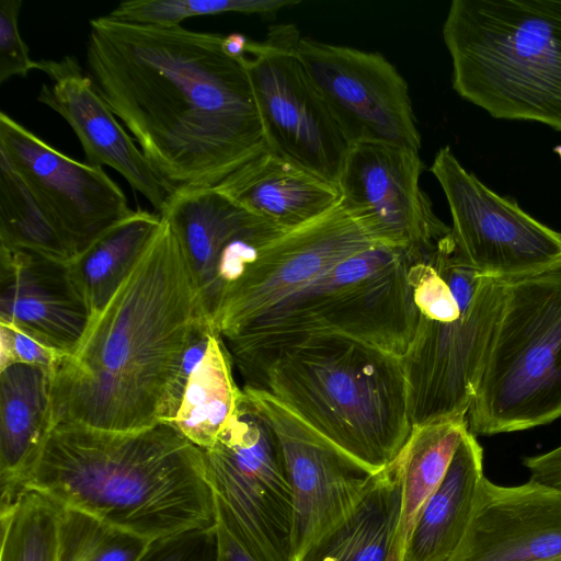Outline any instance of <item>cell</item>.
I'll list each match as a JSON object with an SVG mask.
<instances>
[{"label":"cell","mask_w":561,"mask_h":561,"mask_svg":"<svg viewBox=\"0 0 561 561\" xmlns=\"http://www.w3.org/2000/svg\"><path fill=\"white\" fill-rule=\"evenodd\" d=\"M423 259L375 240L341 201L266 242L211 318L244 385L279 350L336 334L402 356L417 310L411 266Z\"/></svg>","instance_id":"obj_1"},{"label":"cell","mask_w":561,"mask_h":561,"mask_svg":"<svg viewBox=\"0 0 561 561\" xmlns=\"http://www.w3.org/2000/svg\"><path fill=\"white\" fill-rule=\"evenodd\" d=\"M224 35L90 21L88 73L158 174L176 192L214 188L265 151L252 85Z\"/></svg>","instance_id":"obj_2"},{"label":"cell","mask_w":561,"mask_h":561,"mask_svg":"<svg viewBox=\"0 0 561 561\" xmlns=\"http://www.w3.org/2000/svg\"><path fill=\"white\" fill-rule=\"evenodd\" d=\"M209 318L176 236L157 234L71 355L53 373V423L110 432L160 423L191 334Z\"/></svg>","instance_id":"obj_3"},{"label":"cell","mask_w":561,"mask_h":561,"mask_svg":"<svg viewBox=\"0 0 561 561\" xmlns=\"http://www.w3.org/2000/svg\"><path fill=\"white\" fill-rule=\"evenodd\" d=\"M26 488L149 541L217 524L204 450L170 423L110 432L55 422Z\"/></svg>","instance_id":"obj_4"},{"label":"cell","mask_w":561,"mask_h":561,"mask_svg":"<svg viewBox=\"0 0 561 561\" xmlns=\"http://www.w3.org/2000/svg\"><path fill=\"white\" fill-rule=\"evenodd\" d=\"M244 386L267 390L374 474L413 426L401 356L343 335L279 350Z\"/></svg>","instance_id":"obj_5"},{"label":"cell","mask_w":561,"mask_h":561,"mask_svg":"<svg viewBox=\"0 0 561 561\" xmlns=\"http://www.w3.org/2000/svg\"><path fill=\"white\" fill-rule=\"evenodd\" d=\"M443 38L462 99L561 130V0H454Z\"/></svg>","instance_id":"obj_6"},{"label":"cell","mask_w":561,"mask_h":561,"mask_svg":"<svg viewBox=\"0 0 561 561\" xmlns=\"http://www.w3.org/2000/svg\"><path fill=\"white\" fill-rule=\"evenodd\" d=\"M417 310L401 356L412 425L467 416L500 323L508 282L449 285L431 261L411 267Z\"/></svg>","instance_id":"obj_7"},{"label":"cell","mask_w":561,"mask_h":561,"mask_svg":"<svg viewBox=\"0 0 561 561\" xmlns=\"http://www.w3.org/2000/svg\"><path fill=\"white\" fill-rule=\"evenodd\" d=\"M561 417V270L508 282L505 307L467 414L474 436Z\"/></svg>","instance_id":"obj_8"},{"label":"cell","mask_w":561,"mask_h":561,"mask_svg":"<svg viewBox=\"0 0 561 561\" xmlns=\"http://www.w3.org/2000/svg\"><path fill=\"white\" fill-rule=\"evenodd\" d=\"M203 450L217 520L256 561H293V496L278 442L243 389L230 421Z\"/></svg>","instance_id":"obj_9"},{"label":"cell","mask_w":561,"mask_h":561,"mask_svg":"<svg viewBox=\"0 0 561 561\" xmlns=\"http://www.w3.org/2000/svg\"><path fill=\"white\" fill-rule=\"evenodd\" d=\"M296 25L270 27L250 41L242 59L266 148L336 184L350 144L309 78L298 54Z\"/></svg>","instance_id":"obj_10"},{"label":"cell","mask_w":561,"mask_h":561,"mask_svg":"<svg viewBox=\"0 0 561 561\" xmlns=\"http://www.w3.org/2000/svg\"><path fill=\"white\" fill-rule=\"evenodd\" d=\"M430 170L446 196L461 264L505 282L561 270V233L486 187L448 146L436 152Z\"/></svg>","instance_id":"obj_11"},{"label":"cell","mask_w":561,"mask_h":561,"mask_svg":"<svg viewBox=\"0 0 561 561\" xmlns=\"http://www.w3.org/2000/svg\"><path fill=\"white\" fill-rule=\"evenodd\" d=\"M297 54L350 145L420 150L408 82L385 56L302 35Z\"/></svg>","instance_id":"obj_12"},{"label":"cell","mask_w":561,"mask_h":561,"mask_svg":"<svg viewBox=\"0 0 561 561\" xmlns=\"http://www.w3.org/2000/svg\"><path fill=\"white\" fill-rule=\"evenodd\" d=\"M419 151L383 142H357L345 156L337 187L348 214L377 241L425 257L451 232L420 186Z\"/></svg>","instance_id":"obj_13"},{"label":"cell","mask_w":561,"mask_h":561,"mask_svg":"<svg viewBox=\"0 0 561 561\" xmlns=\"http://www.w3.org/2000/svg\"><path fill=\"white\" fill-rule=\"evenodd\" d=\"M0 152L10 161L75 257L134 213L99 167L79 162L0 113Z\"/></svg>","instance_id":"obj_14"},{"label":"cell","mask_w":561,"mask_h":561,"mask_svg":"<svg viewBox=\"0 0 561 561\" xmlns=\"http://www.w3.org/2000/svg\"><path fill=\"white\" fill-rule=\"evenodd\" d=\"M243 390L263 411L278 442L293 496V561H298L354 508L375 474L267 390Z\"/></svg>","instance_id":"obj_15"},{"label":"cell","mask_w":561,"mask_h":561,"mask_svg":"<svg viewBox=\"0 0 561 561\" xmlns=\"http://www.w3.org/2000/svg\"><path fill=\"white\" fill-rule=\"evenodd\" d=\"M37 70L50 81L42 84L37 101L67 121L82 146L87 163L116 170L161 215L176 191L158 174L118 123L76 57L38 60Z\"/></svg>","instance_id":"obj_16"},{"label":"cell","mask_w":561,"mask_h":561,"mask_svg":"<svg viewBox=\"0 0 561 561\" xmlns=\"http://www.w3.org/2000/svg\"><path fill=\"white\" fill-rule=\"evenodd\" d=\"M561 492L483 477L468 529L449 561H560Z\"/></svg>","instance_id":"obj_17"},{"label":"cell","mask_w":561,"mask_h":561,"mask_svg":"<svg viewBox=\"0 0 561 561\" xmlns=\"http://www.w3.org/2000/svg\"><path fill=\"white\" fill-rule=\"evenodd\" d=\"M90 321L68 264L0 247V322L67 356L78 348Z\"/></svg>","instance_id":"obj_18"},{"label":"cell","mask_w":561,"mask_h":561,"mask_svg":"<svg viewBox=\"0 0 561 561\" xmlns=\"http://www.w3.org/2000/svg\"><path fill=\"white\" fill-rule=\"evenodd\" d=\"M51 420L53 371L22 363L0 368V505L25 489Z\"/></svg>","instance_id":"obj_19"},{"label":"cell","mask_w":561,"mask_h":561,"mask_svg":"<svg viewBox=\"0 0 561 561\" xmlns=\"http://www.w3.org/2000/svg\"><path fill=\"white\" fill-rule=\"evenodd\" d=\"M216 188L280 230L301 226L341 201L336 184L268 149Z\"/></svg>","instance_id":"obj_20"},{"label":"cell","mask_w":561,"mask_h":561,"mask_svg":"<svg viewBox=\"0 0 561 561\" xmlns=\"http://www.w3.org/2000/svg\"><path fill=\"white\" fill-rule=\"evenodd\" d=\"M401 477L392 460L376 473L354 508L298 561H402Z\"/></svg>","instance_id":"obj_21"},{"label":"cell","mask_w":561,"mask_h":561,"mask_svg":"<svg viewBox=\"0 0 561 561\" xmlns=\"http://www.w3.org/2000/svg\"><path fill=\"white\" fill-rule=\"evenodd\" d=\"M483 477V448L468 431L443 481L420 511L402 561H449L468 529Z\"/></svg>","instance_id":"obj_22"},{"label":"cell","mask_w":561,"mask_h":561,"mask_svg":"<svg viewBox=\"0 0 561 561\" xmlns=\"http://www.w3.org/2000/svg\"><path fill=\"white\" fill-rule=\"evenodd\" d=\"M161 225L160 214L134 210L68 263L70 277L90 310L91 320L129 276Z\"/></svg>","instance_id":"obj_23"},{"label":"cell","mask_w":561,"mask_h":561,"mask_svg":"<svg viewBox=\"0 0 561 561\" xmlns=\"http://www.w3.org/2000/svg\"><path fill=\"white\" fill-rule=\"evenodd\" d=\"M468 431L467 416L413 425L407 442L393 459L402 485L398 534L402 557L420 511L443 481Z\"/></svg>","instance_id":"obj_24"},{"label":"cell","mask_w":561,"mask_h":561,"mask_svg":"<svg viewBox=\"0 0 561 561\" xmlns=\"http://www.w3.org/2000/svg\"><path fill=\"white\" fill-rule=\"evenodd\" d=\"M232 365L225 341L215 331L204 357L187 381L181 405L171 423L202 449L214 445L242 394V389L234 381Z\"/></svg>","instance_id":"obj_25"},{"label":"cell","mask_w":561,"mask_h":561,"mask_svg":"<svg viewBox=\"0 0 561 561\" xmlns=\"http://www.w3.org/2000/svg\"><path fill=\"white\" fill-rule=\"evenodd\" d=\"M0 247L30 251L66 264L75 259L71 248L2 152Z\"/></svg>","instance_id":"obj_26"},{"label":"cell","mask_w":561,"mask_h":561,"mask_svg":"<svg viewBox=\"0 0 561 561\" xmlns=\"http://www.w3.org/2000/svg\"><path fill=\"white\" fill-rule=\"evenodd\" d=\"M60 512L59 503L28 488L0 505V561H57Z\"/></svg>","instance_id":"obj_27"},{"label":"cell","mask_w":561,"mask_h":561,"mask_svg":"<svg viewBox=\"0 0 561 561\" xmlns=\"http://www.w3.org/2000/svg\"><path fill=\"white\" fill-rule=\"evenodd\" d=\"M151 541L61 506L57 561H139Z\"/></svg>","instance_id":"obj_28"},{"label":"cell","mask_w":561,"mask_h":561,"mask_svg":"<svg viewBox=\"0 0 561 561\" xmlns=\"http://www.w3.org/2000/svg\"><path fill=\"white\" fill-rule=\"evenodd\" d=\"M297 3L299 0H128L107 15L139 25L172 27L190 18L228 12L268 18Z\"/></svg>","instance_id":"obj_29"},{"label":"cell","mask_w":561,"mask_h":561,"mask_svg":"<svg viewBox=\"0 0 561 561\" xmlns=\"http://www.w3.org/2000/svg\"><path fill=\"white\" fill-rule=\"evenodd\" d=\"M21 0L0 1V82L13 76L25 78L37 61L31 59L28 48L19 30Z\"/></svg>","instance_id":"obj_30"},{"label":"cell","mask_w":561,"mask_h":561,"mask_svg":"<svg viewBox=\"0 0 561 561\" xmlns=\"http://www.w3.org/2000/svg\"><path fill=\"white\" fill-rule=\"evenodd\" d=\"M216 527L153 540L139 561H215Z\"/></svg>","instance_id":"obj_31"},{"label":"cell","mask_w":561,"mask_h":561,"mask_svg":"<svg viewBox=\"0 0 561 561\" xmlns=\"http://www.w3.org/2000/svg\"><path fill=\"white\" fill-rule=\"evenodd\" d=\"M215 332L209 318H203L195 325L182 354L176 371L165 394L160 423H172L181 405L187 381L204 357L211 334Z\"/></svg>","instance_id":"obj_32"},{"label":"cell","mask_w":561,"mask_h":561,"mask_svg":"<svg viewBox=\"0 0 561 561\" xmlns=\"http://www.w3.org/2000/svg\"><path fill=\"white\" fill-rule=\"evenodd\" d=\"M62 356L18 327L0 322V368L22 363L54 373Z\"/></svg>","instance_id":"obj_33"},{"label":"cell","mask_w":561,"mask_h":561,"mask_svg":"<svg viewBox=\"0 0 561 561\" xmlns=\"http://www.w3.org/2000/svg\"><path fill=\"white\" fill-rule=\"evenodd\" d=\"M529 480L561 492V445L543 454L523 459Z\"/></svg>","instance_id":"obj_34"},{"label":"cell","mask_w":561,"mask_h":561,"mask_svg":"<svg viewBox=\"0 0 561 561\" xmlns=\"http://www.w3.org/2000/svg\"><path fill=\"white\" fill-rule=\"evenodd\" d=\"M216 533L217 552L215 561H256L219 520L216 524Z\"/></svg>","instance_id":"obj_35"},{"label":"cell","mask_w":561,"mask_h":561,"mask_svg":"<svg viewBox=\"0 0 561 561\" xmlns=\"http://www.w3.org/2000/svg\"><path fill=\"white\" fill-rule=\"evenodd\" d=\"M250 41L251 39L241 33H230L224 36L221 46L229 57L242 59L247 56Z\"/></svg>","instance_id":"obj_36"},{"label":"cell","mask_w":561,"mask_h":561,"mask_svg":"<svg viewBox=\"0 0 561 561\" xmlns=\"http://www.w3.org/2000/svg\"><path fill=\"white\" fill-rule=\"evenodd\" d=\"M553 151H554L556 153H558V154H559L560 160H561V145L556 146V147L553 148Z\"/></svg>","instance_id":"obj_37"},{"label":"cell","mask_w":561,"mask_h":561,"mask_svg":"<svg viewBox=\"0 0 561 561\" xmlns=\"http://www.w3.org/2000/svg\"><path fill=\"white\" fill-rule=\"evenodd\" d=\"M561 561V560H560Z\"/></svg>","instance_id":"obj_38"}]
</instances>
